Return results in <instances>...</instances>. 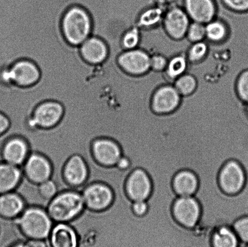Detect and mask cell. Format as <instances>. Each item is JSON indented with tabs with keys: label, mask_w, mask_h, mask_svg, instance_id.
I'll use <instances>...</instances> for the list:
<instances>
[{
	"label": "cell",
	"mask_w": 248,
	"mask_h": 247,
	"mask_svg": "<svg viewBox=\"0 0 248 247\" xmlns=\"http://www.w3.org/2000/svg\"><path fill=\"white\" fill-rule=\"evenodd\" d=\"M93 24L86 9L79 6L67 9L62 19L63 36L70 45L80 46L92 35Z\"/></svg>",
	"instance_id": "obj_1"
},
{
	"label": "cell",
	"mask_w": 248,
	"mask_h": 247,
	"mask_svg": "<svg viewBox=\"0 0 248 247\" xmlns=\"http://www.w3.org/2000/svg\"><path fill=\"white\" fill-rule=\"evenodd\" d=\"M85 207L81 192L68 190L58 193L51 200L46 211L55 224L68 223L78 217Z\"/></svg>",
	"instance_id": "obj_2"
},
{
	"label": "cell",
	"mask_w": 248,
	"mask_h": 247,
	"mask_svg": "<svg viewBox=\"0 0 248 247\" xmlns=\"http://www.w3.org/2000/svg\"><path fill=\"white\" fill-rule=\"evenodd\" d=\"M15 219L22 233L29 239L47 240L55 224L47 211L40 207H26Z\"/></svg>",
	"instance_id": "obj_3"
},
{
	"label": "cell",
	"mask_w": 248,
	"mask_h": 247,
	"mask_svg": "<svg viewBox=\"0 0 248 247\" xmlns=\"http://www.w3.org/2000/svg\"><path fill=\"white\" fill-rule=\"evenodd\" d=\"M218 183L226 194L234 195L244 189L246 183V174L239 162L229 160L221 168L218 175Z\"/></svg>",
	"instance_id": "obj_4"
},
{
	"label": "cell",
	"mask_w": 248,
	"mask_h": 247,
	"mask_svg": "<svg viewBox=\"0 0 248 247\" xmlns=\"http://www.w3.org/2000/svg\"><path fill=\"white\" fill-rule=\"evenodd\" d=\"M64 108L62 104L55 101H46L36 106L32 116L27 120L30 128L48 129L54 127L62 120Z\"/></svg>",
	"instance_id": "obj_5"
},
{
	"label": "cell",
	"mask_w": 248,
	"mask_h": 247,
	"mask_svg": "<svg viewBox=\"0 0 248 247\" xmlns=\"http://www.w3.org/2000/svg\"><path fill=\"white\" fill-rule=\"evenodd\" d=\"M172 215L182 226L195 229L201 219V205L194 196L179 197L172 205Z\"/></svg>",
	"instance_id": "obj_6"
},
{
	"label": "cell",
	"mask_w": 248,
	"mask_h": 247,
	"mask_svg": "<svg viewBox=\"0 0 248 247\" xmlns=\"http://www.w3.org/2000/svg\"><path fill=\"white\" fill-rule=\"evenodd\" d=\"M81 193L86 207L94 211L106 210L113 202V191L106 184H91L82 190Z\"/></svg>",
	"instance_id": "obj_7"
},
{
	"label": "cell",
	"mask_w": 248,
	"mask_h": 247,
	"mask_svg": "<svg viewBox=\"0 0 248 247\" xmlns=\"http://www.w3.org/2000/svg\"><path fill=\"white\" fill-rule=\"evenodd\" d=\"M152 182L149 175L142 169H136L126 179V195L133 202L148 199L152 192Z\"/></svg>",
	"instance_id": "obj_8"
},
{
	"label": "cell",
	"mask_w": 248,
	"mask_h": 247,
	"mask_svg": "<svg viewBox=\"0 0 248 247\" xmlns=\"http://www.w3.org/2000/svg\"><path fill=\"white\" fill-rule=\"evenodd\" d=\"M10 80L16 86L28 87L33 86L39 81L41 73L35 63L27 59L18 60L9 67Z\"/></svg>",
	"instance_id": "obj_9"
},
{
	"label": "cell",
	"mask_w": 248,
	"mask_h": 247,
	"mask_svg": "<svg viewBox=\"0 0 248 247\" xmlns=\"http://www.w3.org/2000/svg\"><path fill=\"white\" fill-rule=\"evenodd\" d=\"M21 168L24 175L35 183L45 182L52 176V167L50 162L40 154H29Z\"/></svg>",
	"instance_id": "obj_10"
},
{
	"label": "cell",
	"mask_w": 248,
	"mask_h": 247,
	"mask_svg": "<svg viewBox=\"0 0 248 247\" xmlns=\"http://www.w3.org/2000/svg\"><path fill=\"white\" fill-rule=\"evenodd\" d=\"M63 175L67 185L73 190L81 192L89 177V169L83 158L74 155L65 163Z\"/></svg>",
	"instance_id": "obj_11"
},
{
	"label": "cell",
	"mask_w": 248,
	"mask_h": 247,
	"mask_svg": "<svg viewBox=\"0 0 248 247\" xmlns=\"http://www.w3.org/2000/svg\"><path fill=\"white\" fill-rule=\"evenodd\" d=\"M92 151L94 160L106 167L115 166L123 156L122 151L117 143L104 138L94 140Z\"/></svg>",
	"instance_id": "obj_12"
},
{
	"label": "cell",
	"mask_w": 248,
	"mask_h": 247,
	"mask_svg": "<svg viewBox=\"0 0 248 247\" xmlns=\"http://www.w3.org/2000/svg\"><path fill=\"white\" fill-rule=\"evenodd\" d=\"M150 59L147 53L133 49L121 53L118 58V63L126 73L139 75L144 73L149 70Z\"/></svg>",
	"instance_id": "obj_13"
},
{
	"label": "cell",
	"mask_w": 248,
	"mask_h": 247,
	"mask_svg": "<svg viewBox=\"0 0 248 247\" xmlns=\"http://www.w3.org/2000/svg\"><path fill=\"white\" fill-rule=\"evenodd\" d=\"M30 154V150L25 140L14 137L7 140L1 149V158L5 163L21 167Z\"/></svg>",
	"instance_id": "obj_14"
},
{
	"label": "cell",
	"mask_w": 248,
	"mask_h": 247,
	"mask_svg": "<svg viewBox=\"0 0 248 247\" xmlns=\"http://www.w3.org/2000/svg\"><path fill=\"white\" fill-rule=\"evenodd\" d=\"M14 192L19 195L25 203L26 207H36L47 210L50 202L41 194L39 184L31 181L24 173L20 182Z\"/></svg>",
	"instance_id": "obj_15"
},
{
	"label": "cell",
	"mask_w": 248,
	"mask_h": 247,
	"mask_svg": "<svg viewBox=\"0 0 248 247\" xmlns=\"http://www.w3.org/2000/svg\"><path fill=\"white\" fill-rule=\"evenodd\" d=\"M179 94L173 87H164L160 88L153 97V112L157 115H168L173 113L180 104Z\"/></svg>",
	"instance_id": "obj_16"
},
{
	"label": "cell",
	"mask_w": 248,
	"mask_h": 247,
	"mask_svg": "<svg viewBox=\"0 0 248 247\" xmlns=\"http://www.w3.org/2000/svg\"><path fill=\"white\" fill-rule=\"evenodd\" d=\"M82 58L89 64H100L108 57V45L101 38L91 36L80 45Z\"/></svg>",
	"instance_id": "obj_17"
},
{
	"label": "cell",
	"mask_w": 248,
	"mask_h": 247,
	"mask_svg": "<svg viewBox=\"0 0 248 247\" xmlns=\"http://www.w3.org/2000/svg\"><path fill=\"white\" fill-rule=\"evenodd\" d=\"M48 241V247H78L77 232L68 223L55 224Z\"/></svg>",
	"instance_id": "obj_18"
},
{
	"label": "cell",
	"mask_w": 248,
	"mask_h": 247,
	"mask_svg": "<svg viewBox=\"0 0 248 247\" xmlns=\"http://www.w3.org/2000/svg\"><path fill=\"white\" fill-rule=\"evenodd\" d=\"M199 184L196 174L188 169H184L174 175L172 188L178 197H191L195 195Z\"/></svg>",
	"instance_id": "obj_19"
},
{
	"label": "cell",
	"mask_w": 248,
	"mask_h": 247,
	"mask_svg": "<svg viewBox=\"0 0 248 247\" xmlns=\"http://www.w3.org/2000/svg\"><path fill=\"white\" fill-rule=\"evenodd\" d=\"M26 208L23 200L14 191L0 195V218L7 219L16 218Z\"/></svg>",
	"instance_id": "obj_20"
},
{
	"label": "cell",
	"mask_w": 248,
	"mask_h": 247,
	"mask_svg": "<svg viewBox=\"0 0 248 247\" xmlns=\"http://www.w3.org/2000/svg\"><path fill=\"white\" fill-rule=\"evenodd\" d=\"M185 5L189 16L198 23H208L215 16L213 0H185Z\"/></svg>",
	"instance_id": "obj_21"
},
{
	"label": "cell",
	"mask_w": 248,
	"mask_h": 247,
	"mask_svg": "<svg viewBox=\"0 0 248 247\" xmlns=\"http://www.w3.org/2000/svg\"><path fill=\"white\" fill-rule=\"evenodd\" d=\"M23 174L21 167L0 162V195L14 191Z\"/></svg>",
	"instance_id": "obj_22"
},
{
	"label": "cell",
	"mask_w": 248,
	"mask_h": 247,
	"mask_svg": "<svg viewBox=\"0 0 248 247\" xmlns=\"http://www.w3.org/2000/svg\"><path fill=\"white\" fill-rule=\"evenodd\" d=\"M165 26L167 32L172 38H181L188 31L189 26L188 16L181 9H172L167 15Z\"/></svg>",
	"instance_id": "obj_23"
},
{
	"label": "cell",
	"mask_w": 248,
	"mask_h": 247,
	"mask_svg": "<svg viewBox=\"0 0 248 247\" xmlns=\"http://www.w3.org/2000/svg\"><path fill=\"white\" fill-rule=\"evenodd\" d=\"M241 244L232 227H218L211 234V247H240Z\"/></svg>",
	"instance_id": "obj_24"
},
{
	"label": "cell",
	"mask_w": 248,
	"mask_h": 247,
	"mask_svg": "<svg viewBox=\"0 0 248 247\" xmlns=\"http://www.w3.org/2000/svg\"><path fill=\"white\" fill-rule=\"evenodd\" d=\"M176 88L179 94L182 95H188L195 90L196 81L193 76L186 75L177 80L176 82Z\"/></svg>",
	"instance_id": "obj_25"
},
{
	"label": "cell",
	"mask_w": 248,
	"mask_h": 247,
	"mask_svg": "<svg viewBox=\"0 0 248 247\" xmlns=\"http://www.w3.org/2000/svg\"><path fill=\"white\" fill-rule=\"evenodd\" d=\"M232 229L239 238L240 243L248 244V216L243 217L235 221Z\"/></svg>",
	"instance_id": "obj_26"
},
{
	"label": "cell",
	"mask_w": 248,
	"mask_h": 247,
	"mask_svg": "<svg viewBox=\"0 0 248 247\" xmlns=\"http://www.w3.org/2000/svg\"><path fill=\"white\" fill-rule=\"evenodd\" d=\"M186 62L184 57H177L173 58L168 65L167 72L172 78L181 76L186 71Z\"/></svg>",
	"instance_id": "obj_27"
},
{
	"label": "cell",
	"mask_w": 248,
	"mask_h": 247,
	"mask_svg": "<svg viewBox=\"0 0 248 247\" xmlns=\"http://www.w3.org/2000/svg\"><path fill=\"white\" fill-rule=\"evenodd\" d=\"M140 41V33L137 29L133 28L126 31L121 39V44L125 50H133Z\"/></svg>",
	"instance_id": "obj_28"
},
{
	"label": "cell",
	"mask_w": 248,
	"mask_h": 247,
	"mask_svg": "<svg viewBox=\"0 0 248 247\" xmlns=\"http://www.w3.org/2000/svg\"><path fill=\"white\" fill-rule=\"evenodd\" d=\"M206 35L211 40L218 41L222 40L226 35L225 26L219 22H213L206 26Z\"/></svg>",
	"instance_id": "obj_29"
},
{
	"label": "cell",
	"mask_w": 248,
	"mask_h": 247,
	"mask_svg": "<svg viewBox=\"0 0 248 247\" xmlns=\"http://www.w3.org/2000/svg\"><path fill=\"white\" fill-rule=\"evenodd\" d=\"M236 87L240 100L245 103H248V70H245L239 74Z\"/></svg>",
	"instance_id": "obj_30"
},
{
	"label": "cell",
	"mask_w": 248,
	"mask_h": 247,
	"mask_svg": "<svg viewBox=\"0 0 248 247\" xmlns=\"http://www.w3.org/2000/svg\"><path fill=\"white\" fill-rule=\"evenodd\" d=\"M39 188L43 198L49 202L59 193L57 184L51 178L45 182L39 184Z\"/></svg>",
	"instance_id": "obj_31"
},
{
	"label": "cell",
	"mask_w": 248,
	"mask_h": 247,
	"mask_svg": "<svg viewBox=\"0 0 248 247\" xmlns=\"http://www.w3.org/2000/svg\"><path fill=\"white\" fill-rule=\"evenodd\" d=\"M162 12L159 9H151L144 12L140 18V23L143 26L154 25L161 18Z\"/></svg>",
	"instance_id": "obj_32"
},
{
	"label": "cell",
	"mask_w": 248,
	"mask_h": 247,
	"mask_svg": "<svg viewBox=\"0 0 248 247\" xmlns=\"http://www.w3.org/2000/svg\"><path fill=\"white\" fill-rule=\"evenodd\" d=\"M187 31L189 40L193 42H200L206 35V28L198 22L189 26Z\"/></svg>",
	"instance_id": "obj_33"
},
{
	"label": "cell",
	"mask_w": 248,
	"mask_h": 247,
	"mask_svg": "<svg viewBox=\"0 0 248 247\" xmlns=\"http://www.w3.org/2000/svg\"><path fill=\"white\" fill-rule=\"evenodd\" d=\"M207 52L205 43L198 42L191 47L189 52V58L191 61H197L202 59Z\"/></svg>",
	"instance_id": "obj_34"
},
{
	"label": "cell",
	"mask_w": 248,
	"mask_h": 247,
	"mask_svg": "<svg viewBox=\"0 0 248 247\" xmlns=\"http://www.w3.org/2000/svg\"><path fill=\"white\" fill-rule=\"evenodd\" d=\"M231 9L237 12L248 11V0H223Z\"/></svg>",
	"instance_id": "obj_35"
},
{
	"label": "cell",
	"mask_w": 248,
	"mask_h": 247,
	"mask_svg": "<svg viewBox=\"0 0 248 247\" xmlns=\"http://www.w3.org/2000/svg\"><path fill=\"white\" fill-rule=\"evenodd\" d=\"M132 210L136 216L140 217L144 216L147 214L148 210V205L147 201L140 200L133 202Z\"/></svg>",
	"instance_id": "obj_36"
},
{
	"label": "cell",
	"mask_w": 248,
	"mask_h": 247,
	"mask_svg": "<svg viewBox=\"0 0 248 247\" xmlns=\"http://www.w3.org/2000/svg\"><path fill=\"white\" fill-rule=\"evenodd\" d=\"M150 65L153 69L160 71L166 67L167 62L166 59L162 56H155L151 58Z\"/></svg>",
	"instance_id": "obj_37"
},
{
	"label": "cell",
	"mask_w": 248,
	"mask_h": 247,
	"mask_svg": "<svg viewBox=\"0 0 248 247\" xmlns=\"http://www.w3.org/2000/svg\"><path fill=\"white\" fill-rule=\"evenodd\" d=\"M10 120L4 114L0 112V137L8 130L10 127Z\"/></svg>",
	"instance_id": "obj_38"
},
{
	"label": "cell",
	"mask_w": 248,
	"mask_h": 247,
	"mask_svg": "<svg viewBox=\"0 0 248 247\" xmlns=\"http://www.w3.org/2000/svg\"><path fill=\"white\" fill-rule=\"evenodd\" d=\"M115 166L117 167V168L120 169V170L123 171L124 178H125L126 181V179L125 176H124V173H125V172L127 171L128 168H130V160H129L126 157L123 156L121 157L120 160L118 161V163L116 164Z\"/></svg>",
	"instance_id": "obj_39"
},
{
	"label": "cell",
	"mask_w": 248,
	"mask_h": 247,
	"mask_svg": "<svg viewBox=\"0 0 248 247\" xmlns=\"http://www.w3.org/2000/svg\"><path fill=\"white\" fill-rule=\"evenodd\" d=\"M27 243L29 247H48V239H29Z\"/></svg>",
	"instance_id": "obj_40"
},
{
	"label": "cell",
	"mask_w": 248,
	"mask_h": 247,
	"mask_svg": "<svg viewBox=\"0 0 248 247\" xmlns=\"http://www.w3.org/2000/svg\"><path fill=\"white\" fill-rule=\"evenodd\" d=\"M27 242H19V243L15 244H14L13 246H12L11 247H29L28 243H27Z\"/></svg>",
	"instance_id": "obj_41"
},
{
	"label": "cell",
	"mask_w": 248,
	"mask_h": 247,
	"mask_svg": "<svg viewBox=\"0 0 248 247\" xmlns=\"http://www.w3.org/2000/svg\"><path fill=\"white\" fill-rule=\"evenodd\" d=\"M194 232H195V231H194ZM195 234H196V232H195ZM195 234H194V235L192 236L191 238H193V237L194 236H195ZM191 238H189V239H191ZM187 240H188V239H187ZM187 240H186V241H187ZM184 241H182V242H184ZM179 243H181V242H179ZM143 243H144L145 244H145L144 243V242H143ZM173 244H176V243H173ZM150 245H165V244H150Z\"/></svg>",
	"instance_id": "obj_42"
},
{
	"label": "cell",
	"mask_w": 248,
	"mask_h": 247,
	"mask_svg": "<svg viewBox=\"0 0 248 247\" xmlns=\"http://www.w3.org/2000/svg\"><path fill=\"white\" fill-rule=\"evenodd\" d=\"M142 231H143V230H142ZM189 232H190V229H189V232H188V234H186V235H188V234H189ZM144 236H145V235H144ZM185 236H184V237H185ZM184 237H182V238H184ZM145 238H146V237H145ZM181 238H179V239H181ZM146 239H148V240H150V239H147V238H146ZM177 239H175V240H177ZM150 241H152V240H150ZM172 241H174V240H172ZM157 242H167V241H157Z\"/></svg>",
	"instance_id": "obj_43"
},
{
	"label": "cell",
	"mask_w": 248,
	"mask_h": 247,
	"mask_svg": "<svg viewBox=\"0 0 248 247\" xmlns=\"http://www.w3.org/2000/svg\"><path fill=\"white\" fill-rule=\"evenodd\" d=\"M245 108H246V111L248 115V103H246V106H245Z\"/></svg>",
	"instance_id": "obj_44"
},
{
	"label": "cell",
	"mask_w": 248,
	"mask_h": 247,
	"mask_svg": "<svg viewBox=\"0 0 248 247\" xmlns=\"http://www.w3.org/2000/svg\"><path fill=\"white\" fill-rule=\"evenodd\" d=\"M248 247V244H247V245H245V244L242 243L241 247Z\"/></svg>",
	"instance_id": "obj_45"
},
{
	"label": "cell",
	"mask_w": 248,
	"mask_h": 247,
	"mask_svg": "<svg viewBox=\"0 0 248 247\" xmlns=\"http://www.w3.org/2000/svg\"><path fill=\"white\" fill-rule=\"evenodd\" d=\"M244 106H242V107H244ZM242 107H241V108H242ZM238 109H239V108H238ZM238 109H237V110H238ZM233 111H235V110H233Z\"/></svg>",
	"instance_id": "obj_46"
}]
</instances>
